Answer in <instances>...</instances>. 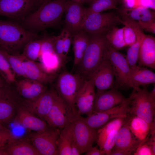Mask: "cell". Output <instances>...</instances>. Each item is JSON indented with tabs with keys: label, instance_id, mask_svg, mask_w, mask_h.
<instances>
[{
	"label": "cell",
	"instance_id": "cell-1",
	"mask_svg": "<svg viewBox=\"0 0 155 155\" xmlns=\"http://www.w3.org/2000/svg\"><path fill=\"white\" fill-rule=\"evenodd\" d=\"M89 34L88 46L80 61L74 69L75 73L85 80L89 78L97 67L107 58L110 44L105 34Z\"/></svg>",
	"mask_w": 155,
	"mask_h": 155
},
{
	"label": "cell",
	"instance_id": "cell-2",
	"mask_svg": "<svg viewBox=\"0 0 155 155\" xmlns=\"http://www.w3.org/2000/svg\"><path fill=\"white\" fill-rule=\"evenodd\" d=\"M67 1L51 0L41 5L36 10L21 20L23 27L34 32L54 26L64 13Z\"/></svg>",
	"mask_w": 155,
	"mask_h": 155
},
{
	"label": "cell",
	"instance_id": "cell-3",
	"mask_svg": "<svg viewBox=\"0 0 155 155\" xmlns=\"http://www.w3.org/2000/svg\"><path fill=\"white\" fill-rule=\"evenodd\" d=\"M38 38L36 33L18 23L0 19V48L8 53L20 54L28 42Z\"/></svg>",
	"mask_w": 155,
	"mask_h": 155
},
{
	"label": "cell",
	"instance_id": "cell-4",
	"mask_svg": "<svg viewBox=\"0 0 155 155\" xmlns=\"http://www.w3.org/2000/svg\"><path fill=\"white\" fill-rule=\"evenodd\" d=\"M147 86L131 93L129 114L138 117L150 125V131H155V98L149 94Z\"/></svg>",
	"mask_w": 155,
	"mask_h": 155
},
{
	"label": "cell",
	"instance_id": "cell-5",
	"mask_svg": "<svg viewBox=\"0 0 155 155\" xmlns=\"http://www.w3.org/2000/svg\"><path fill=\"white\" fill-rule=\"evenodd\" d=\"M85 81L77 73L73 74L65 71L59 74L56 82L55 90L76 116V98Z\"/></svg>",
	"mask_w": 155,
	"mask_h": 155
},
{
	"label": "cell",
	"instance_id": "cell-6",
	"mask_svg": "<svg viewBox=\"0 0 155 155\" xmlns=\"http://www.w3.org/2000/svg\"><path fill=\"white\" fill-rule=\"evenodd\" d=\"M23 101L15 87L11 84H3L0 87V120L5 124L11 122Z\"/></svg>",
	"mask_w": 155,
	"mask_h": 155
},
{
	"label": "cell",
	"instance_id": "cell-7",
	"mask_svg": "<svg viewBox=\"0 0 155 155\" xmlns=\"http://www.w3.org/2000/svg\"><path fill=\"white\" fill-rule=\"evenodd\" d=\"M132 98L129 96L120 104L106 110L94 113L81 119L90 127L98 130L112 120L119 117H125L129 114L130 104Z\"/></svg>",
	"mask_w": 155,
	"mask_h": 155
},
{
	"label": "cell",
	"instance_id": "cell-8",
	"mask_svg": "<svg viewBox=\"0 0 155 155\" xmlns=\"http://www.w3.org/2000/svg\"><path fill=\"white\" fill-rule=\"evenodd\" d=\"M60 132L59 129L48 125L44 129L31 133L29 140L40 155H57V142Z\"/></svg>",
	"mask_w": 155,
	"mask_h": 155
},
{
	"label": "cell",
	"instance_id": "cell-9",
	"mask_svg": "<svg viewBox=\"0 0 155 155\" xmlns=\"http://www.w3.org/2000/svg\"><path fill=\"white\" fill-rule=\"evenodd\" d=\"M122 21L114 12L95 13L86 16L82 30L89 34H106Z\"/></svg>",
	"mask_w": 155,
	"mask_h": 155
},
{
	"label": "cell",
	"instance_id": "cell-10",
	"mask_svg": "<svg viewBox=\"0 0 155 155\" xmlns=\"http://www.w3.org/2000/svg\"><path fill=\"white\" fill-rule=\"evenodd\" d=\"M107 58L113 69L115 78L113 88L124 90L131 88L129 81L130 68L126 57L110 45Z\"/></svg>",
	"mask_w": 155,
	"mask_h": 155
},
{
	"label": "cell",
	"instance_id": "cell-11",
	"mask_svg": "<svg viewBox=\"0 0 155 155\" xmlns=\"http://www.w3.org/2000/svg\"><path fill=\"white\" fill-rule=\"evenodd\" d=\"M39 6V0H0V16L21 20Z\"/></svg>",
	"mask_w": 155,
	"mask_h": 155
},
{
	"label": "cell",
	"instance_id": "cell-12",
	"mask_svg": "<svg viewBox=\"0 0 155 155\" xmlns=\"http://www.w3.org/2000/svg\"><path fill=\"white\" fill-rule=\"evenodd\" d=\"M73 140L80 154L86 152L92 147L98 137L97 130L89 127L77 116L72 122Z\"/></svg>",
	"mask_w": 155,
	"mask_h": 155
},
{
	"label": "cell",
	"instance_id": "cell-13",
	"mask_svg": "<svg viewBox=\"0 0 155 155\" xmlns=\"http://www.w3.org/2000/svg\"><path fill=\"white\" fill-rule=\"evenodd\" d=\"M72 111L57 92L44 121L50 126L63 128L75 117Z\"/></svg>",
	"mask_w": 155,
	"mask_h": 155
},
{
	"label": "cell",
	"instance_id": "cell-14",
	"mask_svg": "<svg viewBox=\"0 0 155 155\" xmlns=\"http://www.w3.org/2000/svg\"><path fill=\"white\" fill-rule=\"evenodd\" d=\"M57 93L55 89L47 90L37 98L23 100L22 105L31 113L44 121L53 104Z\"/></svg>",
	"mask_w": 155,
	"mask_h": 155
},
{
	"label": "cell",
	"instance_id": "cell-15",
	"mask_svg": "<svg viewBox=\"0 0 155 155\" xmlns=\"http://www.w3.org/2000/svg\"><path fill=\"white\" fill-rule=\"evenodd\" d=\"M114 74L109 60L104 59L90 75L89 80L93 82L96 89V92H103L113 88Z\"/></svg>",
	"mask_w": 155,
	"mask_h": 155
},
{
	"label": "cell",
	"instance_id": "cell-16",
	"mask_svg": "<svg viewBox=\"0 0 155 155\" xmlns=\"http://www.w3.org/2000/svg\"><path fill=\"white\" fill-rule=\"evenodd\" d=\"M85 8L82 3L72 0L65 7V28L73 35L82 30L86 18Z\"/></svg>",
	"mask_w": 155,
	"mask_h": 155
},
{
	"label": "cell",
	"instance_id": "cell-17",
	"mask_svg": "<svg viewBox=\"0 0 155 155\" xmlns=\"http://www.w3.org/2000/svg\"><path fill=\"white\" fill-rule=\"evenodd\" d=\"M95 86L92 80H86L76 96L75 104L77 116L88 115L93 113Z\"/></svg>",
	"mask_w": 155,
	"mask_h": 155
},
{
	"label": "cell",
	"instance_id": "cell-18",
	"mask_svg": "<svg viewBox=\"0 0 155 155\" xmlns=\"http://www.w3.org/2000/svg\"><path fill=\"white\" fill-rule=\"evenodd\" d=\"M126 99L118 89L114 88L96 92L93 113L101 112L113 108L122 103Z\"/></svg>",
	"mask_w": 155,
	"mask_h": 155
},
{
	"label": "cell",
	"instance_id": "cell-19",
	"mask_svg": "<svg viewBox=\"0 0 155 155\" xmlns=\"http://www.w3.org/2000/svg\"><path fill=\"white\" fill-rule=\"evenodd\" d=\"M118 131L117 138L113 149H117L130 152L133 154L135 150L149 138L148 135L143 141L137 140L129 128L128 116Z\"/></svg>",
	"mask_w": 155,
	"mask_h": 155
},
{
	"label": "cell",
	"instance_id": "cell-20",
	"mask_svg": "<svg viewBox=\"0 0 155 155\" xmlns=\"http://www.w3.org/2000/svg\"><path fill=\"white\" fill-rule=\"evenodd\" d=\"M15 88L24 100H31L37 98L47 90L45 85L29 78L16 81Z\"/></svg>",
	"mask_w": 155,
	"mask_h": 155
},
{
	"label": "cell",
	"instance_id": "cell-21",
	"mask_svg": "<svg viewBox=\"0 0 155 155\" xmlns=\"http://www.w3.org/2000/svg\"><path fill=\"white\" fill-rule=\"evenodd\" d=\"M20 57L26 78L45 85L52 82L55 78V75L49 74L45 72L39 62L29 60L21 54Z\"/></svg>",
	"mask_w": 155,
	"mask_h": 155
},
{
	"label": "cell",
	"instance_id": "cell-22",
	"mask_svg": "<svg viewBox=\"0 0 155 155\" xmlns=\"http://www.w3.org/2000/svg\"><path fill=\"white\" fill-rule=\"evenodd\" d=\"M3 155H40L29 140L14 137L1 147Z\"/></svg>",
	"mask_w": 155,
	"mask_h": 155
},
{
	"label": "cell",
	"instance_id": "cell-23",
	"mask_svg": "<svg viewBox=\"0 0 155 155\" xmlns=\"http://www.w3.org/2000/svg\"><path fill=\"white\" fill-rule=\"evenodd\" d=\"M15 121L24 128L35 131H38L45 129L47 124L29 111L22 105L17 109Z\"/></svg>",
	"mask_w": 155,
	"mask_h": 155
},
{
	"label": "cell",
	"instance_id": "cell-24",
	"mask_svg": "<svg viewBox=\"0 0 155 155\" xmlns=\"http://www.w3.org/2000/svg\"><path fill=\"white\" fill-rule=\"evenodd\" d=\"M129 81L131 88L136 91L144 86L155 82V73L146 67L137 65L130 68Z\"/></svg>",
	"mask_w": 155,
	"mask_h": 155
},
{
	"label": "cell",
	"instance_id": "cell-25",
	"mask_svg": "<svg viewBox=\"0 0 155 155\" xmlns=\"http://www.w3.org/2000/svg\"><path fill=\"white\" fill-rule=\"evenodd\" d=\"M138 66L155 69V38L146 35L139 53Z\"/></svg>",
	"mask_w": 155,
	"mask_h": 155
},
{
	"label": "cell",
	"instance_id": "cell-26",
	"mask_svg": "<svg viewBox=\"0 0 155 155\" xmlns=\"http://www.w3.org/2000/svg\"><path fill=\"white\" fill-rule=\"evenodd\" d=\"M89 34L83 30L72 35V43L74 55L73 69L82 59L88 46Z\"/></svg>",
	"mask_w": 155,
	"mask_h": 155
},
{
	"label": "cell",
	"instance_id": "cell-27",
	"mask_svg": "<svg viewBox=\"0 0 155 155\" xmlns=\"http://www.w3.org/2000/svg\"><path fill=\"white\" fill-rule=\"evenodd\" d=\"M129 129L135 137L140 141L144 140L149 135L150 126L143 119L135 116H128Z\"/></svg>",
	"mask_w": 155,
	"mask_h": 155
},
{
	"label": "cell",
	"instance_id": "cell-28",
	"mask_svg": "<svg viewBox=\"0 0 155 155\" xmlns=\"http://www.w3.org/2000/svg\"><path fill=\"white\" fill-rule=\"evenodd\" d=\"M72 122L67 124L60 132L57 142V155H71L73 138Z\"/></svg>",
	"mask_w": 155,
	"mask_h": 155
},
{
	"label": "cell",
	"instance_id": "cell-29",
	"mask_svg": "<svg viewBox=\"0 0 155 155\" xmlns=\"http://www.w3.org/2000/svg\"><path fill=\"white\" fill-rule=\"evenodd\" d=\"M38 60L43 70L49 74L55 75V73L62 67L60 60L56 53L40 54Z\"/></svg>",
	"mask_w": 155,
	"mask_h": 155
},
{
	"label": "cell",
	"instance_id": "cell-30",
	"mask_svg": "<svg viewBox=\"0 0 155 155\" xmlns=\"http://www.w3.org/2000/svg\"><path fill=\"white\" fill-rule=\"evenodd\" d=\"M126 117L113 119L97 130L98 137L96 141L100 149L108 135L114 130H119L124 122Z\"/></svg>",
	"mask_w": 155,
	"mask_h": 155
},
{
	"label": "cell",
	"instance_id": "cell-31",
	"mask_svg": "<svg viewBox=\"0 0 155 155\" xmlns=\"http://www.w3.org/2000/svg\"><path fill=\"white\" fill-rule=\"evenodd\" d=\"M123 27L119 28L116 26L106 34V38L110 45L118 51L126 46L123 37Z\"/></svg>",
	"mask_w": 155,
	"mask_h": 155
},
{
	"label": "cell",
	"instance_id": "cell-32",
	"mask_svg": "<svg viewBox=\"0 0 155 155\" xmlns=\"http://www.w3.org/2000/svg\"><path fill=\"white\" fill-rule=\"evenodd\" d=\"M117 1V0H94L89 7L85 8L86 16L92 13H100L108 9H117L116 5Z\"/></svg>",
	"mask_w": 155,
	"mask_h": 155
},
{
	"label": "cell",
	"instance_id": "cell-33",
	"mask_svg": "<svg viewBox=\"0 0 155 155\" xmlns=\"http://www.w3.org/2000/svg\"><path fill=\"white\" fill-rule=\"evenodd\" d=\"M42 38L31 40L25 46L21 54L26 58L36 61L40 55Z\"/></svg>",
	"mask_w": 155,
	"mask_h": 155
},
{
	"label": "cell",
	"instance_id": "cell-34",
	"mask_svg": "<svg viewBox=\"0 0 155 155\" xmlns=\"http://www.w3.org/2000/svg\"><path fill=\"white\" fill-rule=\"evenodd\" d=\"M0 73L6 83L12 84L15 82L16 74L0 48Z\"/></svg>",
	"mask_w": 155,
	"mask_h": 155
},
{
	"label": "cell",
	"instance_id": "cell-35",
	"mask_svg": "<svg viewBox=\"0 0 155 155\" xmlns=\"http://www.w3.org/2000/svg\"><path fill=\"white\" fill-rule=\"evenodd\" d=\"M127 13L130 18L137 21L147 22L155 18L154 12L142 7L133 8L129 13Z\"/></svg>",
	"mask_w": 155,
	"mask_h": 155
},
{
	"label": "cell",
	"instance_id": "cell-36",
	"mask_svg": "<svg viewBox=\"0 0 155 155\" xmlns=\"http://www.w3.org/2000/svg\"><path fill=\"white\" fill-rule=\"evenodd\" d=\"M1 49L2 53L7 58L11 67L16 75L26 78L22 64L21 54L12 55Z\"/></svg>",
	"mask_w": 155,
	"mask_h": 155
},
{
	"label": "cell",
	"instance_id": "cell-37",
	"mask_svg": "<svg viewBox=\"0 0 155 155\" xmlns=\"http://www.w3.org/2000/svg\"><path fill=\"white\" fill-rule=\"evenodd\" d=\"M118 130H115L113 131L106 138L101 148L100 149L103 155H109L114 146Z\"/></svg>",
	"mask_w": 155,
	"mask_h": 155
},
{
	"label": "cell",
	"instance_id": "cell-38",
	"mask_svg": "<svg viewBox=\"0 0 155 155\" xmlns=\"http://www.w3.org/2000/svg\"><path fill=\"white\" fill-rule=\"evenodd\" d=\"M123 27V37L126 46H130L136 40L135 32L132 28L127 23L122 21Z\"/></svg>",
	"mask_w": 155,
	"mask_h": 155
},
{
	"label": "cell",
	"instance_id": "cell-39",
	"mask_svg": "<svg viewBox=\"0 0 155 155\" xmlns=\"http://www.w3.org/2000/svg\"><path fill=\"white\" fill-rule=\"evenodd\" d=\"M55 38L56 36H47L42 38L40 55L45 53H56L55 48Z\"/></svg>",
	"mask_w": 155,
	"mask_h": 155
},
{
	"label": "cell",
	"instance_id": "cell-40",
	"mask_svg": "<svg viewBox=\"0 0 155 155\" xmlns=\"http://www.w3.org/2000/svg\"><path fill=\"white\" fill-rule=\"evenodd\" d=\"M55 53L59 58L62 67H63L66 62L63 55V33L62 30L58 36H56L55 45Z\"/></svg>",
	"mask_w": 155,
	"mask_h": 155
},
{
	"label": "cell",
	"instance_id": "cell-41",
	"mask_svg": "<svg viewBox=\"0 0 155 155\" xmlns=\"http://www.w3.org/2000/svg\"><path fill=\"white\" fill-rule=\"evenodd\" d=\"M62 31L63 33V55L66 61L67 55L72 42V35L65 28Z\"/></svg>",
	"mask_w": 155,
	"mask_h": 155
},
{
	"label": "cell",
	"instance_id": "cell-42",
	"mask_svg": "<svg viewBox=\"0 0 155 155\" xmlns=\"http://www.w3.org/2000/svg\"><path fill=\"white\" fill-rule=\"evenodd\" d=\"M147 140L142 143L133 152V155H153L150 147L146 142Z\"/></svg>",
	"mask_w": 155,
	"mask_h": 155
},
{
	"label": "cell",
	"instance_id": "cell-43",
	"mask_svg": "<svg viewBox=\"0 0 155 155\" xmlns=\"http://www.w3.org/2000/svg\"><path fill=\"white\" fill-rule=\"evenodd\" d=\"M12 133L8 129L6 128L0 131V147L6 142L14 137Z\"/></svg>",
	"mask_w": 155,
	"mask_h": 155
},
{
	"label": "cell",
	"instance_id": "cell-44",
	"mask_svg": "<svg viewBox=\"0 0 155 155\" xmlns=\"http://www.w3.org/2000/svg\"><path fill=\"white\" fill-rule=\"evenodd\" d=\"M138 23L142 30L155 33V20H153L147 22L137 21Z\"/></svg>",
	"mask_w": 155,
	"mask_h": 155
},
{
	"label": "cell",
	"instance_id": "cell-45",
	"mask_svg": "<svg viewBox=\"0 0 155 155\" xmlns=\"http://www.w3.org/2000/svg\"><path fill=\"white\" fill-rule=\"evenodd\" d=\"M155 2L154 0H137V7H149L155 10Z\"/></svg>",
	"mask_w": 155,
	"mask_h": 155
},
{
	"label": "cell",
	"instance_id": "cell-46",
	"mask_svg": "<svg viewBox=\"0 0 155 155\" xmlns=\"http://www.w3.org/2000/svg\"><path fill=\"white\" fill-rule=\"evenodd\" d=\"M86 155H103L100 150L96 146L92 147L86 152Z\"/></svg>",
	"mask_w": 155,
	"mask_h": 155
},
{
	"label": "cell",
	"instance_id": "cell-47",
	"mask_svg": "<svg viewBox=\"0 0 155 155\" xmlns=\"http://www.w3.org/2000/svg\"><path fill=\"white\" fill-rule=\"evenodd\" d=\"M146 141V142L150 147L153 155H155V135H150Z\"/></svg>",
	"mask_w": 155,
	"mask_h": 155
},
{
	"label": "cell",
	"instance_id": "cell-48",
	"mask_svg": "<svg viewBox=\"0 0 155 155\" xmlns=\"http://www.w3.org/2000/svg\"><path fill=\"white\" fill-rule=\"evenodd\" d=\"M132 155L130 152L124 150L117 149H112L109 155Z\"/></svg>",
	"mask_w": 155,
	"mask_h": 155
},
{
	"label": "cell",
	"instance_id": "cell-49",
	"mask_svg": "<svg viewBox=\"0 0 155 155\" xmlns=\"http://www.w3.org/2000/svg\"><path fill=\"white\" fill-rule=\"evenodd\" d=\"M71 155H79L80 153L73 141V138L70 147Z\"/></svg>",
	"mask_w": 155,
	"mask_h": 155
},
{
	"label": "cell",
	"instance_id": "cell-50",
	"mask_svg": "<svg viewBox=\"0 0 155 155\" xmlns=\"http://www.w3.org/2000/svg\"><path fill=\"white\" fill-rule=\"evenodd\" d=\"M124 2L128 7L135 8L137 7V0H124Z\"/></svg>",
	"mask_w": 155,
	"mask_h": 155
},
{
	"label": "cell",
	"instance_id": "cell-51",
	"mask_svg": "<svg viewBox=\"0 0 155 155\" xmlns=\"http://www.w3.org/2000/svg\"><path fill=\"white\" fill-rule=\"evenodd\" d=\"M3 123L0 120V131L6 128L3 125Z\"/></svg>",
	"mask_w": 155,
	"mask_h": 155
},
{
	"label": "cell",
	"instance_id": "cell-52",
	"mask_svg": "<svg viewBox=\"0 0 155 155\" xmlns=\"http://www.w3.org/2000/svg\"><path fill=\"white\" fill-rule=\"evenodd\" d=\"M51 0H39V5L40 6L41 5Z\"/></svg>",
	"mask_w": 155,
	"mask_h": 155
},
{
	"label": "cell",
	"instance_id": "cell-53",
	"mask_svg": "<svg viewBox=\"0 0 155 155\" xmlns=\"http://www.w3.org/2000/svg\"><path fill=\"white\" fill-rule=\"evenodd\" d=\"M94 0H83V2L91 3Z\"/></svg>",
	"mask_w": 155,
	"mask_h": 155
},
{
	"label": "cell",
	"instance_id": "cell-54",
	"mask_svg": "<svg viewBox=\"0 0 155 155\" xmlns=\"http://www.w3.org/2000/svg\"><path fill=\"white\" fill-rule=\"evenodd\" d=\"M74 1L77 2L78 3H82L83 2V0H72Z\"/></svg>",
	"mask_w": 155,
	"mask_h": 155
},
{
	"label": "cell",
	"instance_id": "cell-55",
	"mask_svg": "<svg viewBox=\"0 0 155 155\" xmlns=\"http://www.w3.org/2000/svg\"><path fill=\"white\" fill-rule=\"evenodd\" d=\"M4 84L1 79L0 78V87Z\"/></svg>",
	"mask_w": 155,
	"mask_h": 155
},
{
	"label": "cell",
	"instance_id": "cell-56",
	"mask_svg": "<svg viewBox=\"0 0 155 155\" xmlns=\"http://www.w3.org/2000/svg\"><path fill=\"white\" fill-rule=\"evenodd\" d=\"M0 155H3V154L1 150V148H0Z\"/></svg>",
	"mask_w": 155,
	"mask_h": 155
},
{
	"label": "cell",
	"instance_id": "cell-57",
	"mask_svg": "<svg viewBox=\"0 0 155 155\" xmlns=\"http://www.w3.org/2000/svg\"><path fill=\"white\" fill-rule=\"evenodd\" d=\"M154 0L155 1V0Z\"/></svg>",
	"mask_w": 155,
	"mask_h": 155
},
{
	"label": "cell",
	"instance_id": "cell-58",
	"mask_svg": "<svg viewBox=\"0 0 155 155\" xmlns=\"http://www.w3.org/2000/svg\"><path fill=\"white\" fill-rule=\"evenodd\" d=\"M118 1L119 0H117Z\"/></svg>",
	"mask_w": 155,
	"mask_h": 155
}]
</instances>
